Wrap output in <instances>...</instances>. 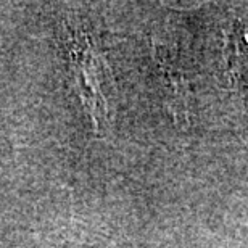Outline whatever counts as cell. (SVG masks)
I'll return each instance as SVG.
<instances>
[{"label": "cell", "mask_w": 248, "mask_h": 248, "mask_svg": "<svg viewBox=\"0 0 248 248\" xmlns=\"http://www.w3.org/2000/svg\"><path fill=\"white\" fill-rule=\"evenodd\" d=\"M155 60L166 82V91L170 95V108L174 113V116H177V111L184 115L187 110V84L181 66L176 63L171 52L166 50L163 46L155 47Z\"/></svg>", "instance_id": "obj_3"}, {"label": "cell", "mask_w": 248, "mask_h": 248, "mask_svg": "<svg viewBox=\"0 0 248 248\" xmlns=\"http://www.w3.org/2000/svg\"><path fill=\"white\" fill-rule=\"evenodd\" d=\"M222 71L232 89L248 79V26L240 19L224 31Z\"/></svg>", "instance_id": "obj_2"}, {"label": "cell", "mask_w": 248, "mask_h": 248, "mask_svg": "<svg viewBox=\"0 0 248 248\" xmlns=\"http://www.w3.org/2000/svg\"><path fill=\"white\" fill-rule=\"evenodd\" d=\"M69 53L74 68V76L79 87V95L84 107L91 113L95 126L105 116L107 103L100 86V62L95 55L87 34L69 29Z\"/></svg>", "instance_id": "obj_1"}]
</instances>
